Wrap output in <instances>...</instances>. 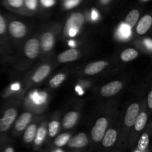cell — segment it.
Returning <instances> with one entry per match:
<instances>
[{
	"label": "cell",
	"instance_id": "obj_12",
	"mask_svg": "<svg viewBox=\"0 0 152 152\" xmlns=\"http://www.w3.org/2000/svg\"><path fill=\"white\" fill-rule=\"evenodd\" d=\"M50 72V66L49 65H42L36 71L32 77V80L36 83H40L48 77Z\"/></svg>",
	"mask_w": 152,
	"mask_h": 152
},
{
	"label": "cell",
	"instance_id": "obj_23",
	"mask_svg": "<svg viewBox=\"0 0 152 152\" xmlns=\"http://www.w3.org/2000/svg\"><path fill=\"white\" fill-rule=\"evenodd\" d=\"M65 80V75L64 74H59L57 75L54 76L51 80H50V86L52 88H56L59 87L61 84L64 82Z\"/></svg>",
	"mask_w": 152,
	"mask_h": 152
},
{
	"label": "cell",
	"instance_id": "obj_15",
	"mask_svg": "<svg viewBox=\"0 0 152 152\" xmlns=\"http://www.w3.org/2000/svg\"><path fill=\"white\" fill-rule=\"evenodd\" d=\"M31 120V114L29 112H25L18 118L15 124V129L19 132L25 130V128L29 124Z\"/></svg>",
	"mask_w": 152,
	"mask_h": 152
},
{
	"label": "cell",
	"instance_id": "obj_35",
	"mask_svg": "<svg viewBox=\"0 0 152 152\" xmlns=\"http://www.w3.org/2000/svg\"><path fill=\"white\" fill-rule=\"evenodd\" d=\"M145 44L146 45H148V48H151V40H145Z\"/></svg>",
	"mask_w": 152,
	"mask_h": 152
},
{
	"label": "cell",
	"instance_id": "obj_21",
	"mask_svg": "<svg viewBox=\"0 0 152 152\" xmlns=\"http://www.w3.org/2000/svg\"><path fill=\"white\" fill-rule=\"evenodd\" d=\"M47 135V130L44 127H41L37 131L35 138H34V143L37 145H39L44 142L45 139Z\"/></svg>",
	"mask_w": 152,
	"mask_h": 152
},
{
	"label": "cell",
	"instance_id": "obj_4",
	"mask_svg": "<svg viewBox=\"0 0 152 152\" xmlns=\"http://www.w3.org/2000/svg\"><path fill=\"white\" fill-rule=\"evenodd\" d=\"M39 42L37 39H31L28 40L24 46V52L29 59H35L39 54Z\"/></svg>",
	"mask_w": 152,
	"mask_h": 152
},
{
	"label": "cell",
	"instance_id": "obj_17",
	"mask_svg": "<svg viewBox=\"0 0 152 152\" xmlns=\"http://www.w3.org/2000/svg\"><path fill=\"white\" fill-rule=\"evenodd\" d=\"M140 18V11L137 9H134L132 10L126 16L125 19L124 24H126L129 28H132L134 27V25L137 23Z\"/></svg>",
	"mask_w": 152,
	"mask_h": 152
},
{
	"label": "cell",
	"instance_id": "obj_3",
	"mask_svg": "<svg viewBox=\"0 0 152 152\" xmlns=\"http://www.w3.org/2000/svg\"><path fill=\"white\" fill-rule=\"evenodd\" d=\"M16 115H17V111L15 108H10L6 110L2 117L0 118V132H7L16 120Z\"/></svg>",
	"mask_w": 152,
	"mask_h": 152
},
{
	"label": "cell",
	"instance_id": "obj_11",
	"mask_svg": "<svg viewBox=\"0 0 152 152\" xmlns=\"http://www.w3.org/2000/svg\"><path fill=\"white\" fill-rule=\"evenodd\" d=\"M79 56V51L75 48L68 49L62 52L60 54L58 55L57 59L60 63H65V62H72L76 60Z\"/></svg>",
	"mask_w": 152,
	"mask_h": 152
},
{
	"label": "cell",
	"instance_id": "obj_37",
	"mask_svg": "<svg viewBox=\"0 0 152 152\" xmlns=\"http://www.w3.org/2000/svg\"><path fill=\"white\" fill-rule=\"evenodd\" d=\"M69 44L71 45H72V46H74V43L73 42H69Z\"/></svg>",
	"mask_w": 152,
	"mask_h": 152
},
{
	"label": "cell",
	"instance_id": "obj_29",
	"mask_svg": "<svg viewBox=\"0 0 152 152\" xmlns=\"http://www.w3.org/2000/svg\"><path fill=\"white\" fill-rule=\"evenodd\" d=\"M7 2L10 7L14 8L22 7L24 4V0H7Z\"/></svg>",
	"mask_w": 152,
	"mask_h": 152
},
{
	"label": "cell",
	"instance_id": "obj_1",
	"mask_svg": "<svg viewBox=\"0 0 152 152\" xmlns=\"http://www.w3.org/2000/svg\"><path fill=\"white\" fill-rule=\"evenodd\" d=\"M85 22L84 15L80 12H76L70 16L65 23L64 34L65 37H74L83 27Z\"/></svg>",
	"mask_w": 152,
	"mask_h": 152
},
{
	"label": "cell",
	"instance_id": "obj_32",
	"mask_svg": "<svg viewBox=\"0 0 152 152\" xmlns=\"http://www.w3.org/2000/svg\"><path fill=\"white\" fill-rule=\"evenodd\" d=\"M99 17V13L96 10H92L91 11V18L93 20H96Z\"/></svg>",
	"mask_w": 152,
	"mask_h": 152
},
{
	"label": "cell",
	"instance_id": "obj_13",
	"mask_svg": "<svg viewBox=\"0 0 152 152\" xmlns=\"http://www.w3.org/2000/svg\"><path fill=\"white\" fill-rule=\"evenodd\" d=\"M54 44L53 35L50 32H45L42 34L40 40L41 48L44 51H50Z\"/></svg>",
	"mask_w": 152,
	"mask_h": 152
},
{
	"label": "cell",
	"instance_id": "obj_16",
	"mask_svg": "<svg viewBox=\"0 0 152 152\" xmlns=\"http://www.w3.org/2000/svg\"><path fill=\"white\" fill-rule=\"evenodd\" d=\"M77 118H78V114L75 111H70L65 114L62 120V126L64 129H70L74 127L77 123Z\"/></svg>",
	"mask_w": 152,
	"mask_h": 152
},
{
	"label": "cell",
	"instance_id": "obj_27",
	"mask_svg": "<svg viewBox=\"0 0 152 152\" xmlns=\"http://www.w3.org/2000/svg\"><path fill=\"white\" fill-rule=\"evenodd\" d=\"M25 7L30 10H35L38 6V0H24Z\"/></svg>",
	"mask_w": 152,
	"mask_h": 152
},
{
	"label": "cell",
	"instance_id": "obj_22",
	"mask_svg": "<svg viewBox=\"0 0 152 152\" xmlns=\"http://www.w3.org/2000/svg\"><path fill=\"white\" fill-rule=\"evenodd\" d=\"M71 138V135L69 134L64 133L62 134H59V136H57V137L54 140V144L57 147H62L65 145H66L68 143V140Z\"/></svg>",
	"mask_w": 152,
	"mask_h": 152
},
{
	"label": "cell",
	"instance_id": "obj_6",
	"mask_svg": "<svg viewBox=\"0 0 152 152\" xmlns=\"http://www.w3.org/2000/svg\"><path fill=\"white\" fill-rule=\"evenodd\" d=\"M140 111V106L137 103H133L130 105L126 111L125 117V124L128 127H132L134 125V122L137 117Z\"/></svg>",
	"mask_w": 152,
	"mask_h": 152
},
{
	"label": "cell",
	"instance_id": "obj_7",
	"mask_svg": "<svg viewBox=\"0 0 152 152\" xmlns=\"http://www.w3.org/2000/svg\"><path fill=\"white\" fill-rule=\"evenodd\" d=\"M123 88V83L120 81H112L105 85L101 88L100 93L103 96H111L117 94Z\"/></svg>",
	"mask_w": 152,
	"mask_h": 152
},
{
	"label": "cell",
	"instance_id": "obj_30",
	"mask_svg": "<svg viewBox=\"0 0 152 152\" xmlns=\"http://www.w3.org/2000/svg\"><path fill=\"white\" fill-rule=\"evenodd\" d=\"M39 1L44 7H51L56 4V0H39Z\"/></svg>",
	"mask_w": 152,
	"mask_h": 152
},
{
	"label": "cell",
	"instance_id": "obj_18",
	"mask_svg": "<svg viewBox=\"0 0 152 152\" xmlns=\"http://www.w3.org/2000/svg\"><path fill=\"white\" fill-rule=\"evenodd\" d=\"M138 56V51L134 48H128L123 50L120 55V59L125 62H129L134 60Z\"/></svg>",
	"mask_w": 152,
	"mask_h": 152
},
{
	"label": "cell",
	"instance_id": "obj_8",
	"mask_svg": "<svg viewBox=\"0 0 152 152\" xmlns=\"http://www.w3.org/2000/svg\"><path fill=\"white\" fill-rule=\"evenodd\" d=\"M88 143V139L87 135L85 133H80L70 138L67 144L70 148H81L86 147Z\"/></svg>",
	"mask_w": 152,
	"mask_h": 152
},
{
	"label": "cell",
	"instance_id": "obj_28",
	"mask_svg": "<svg viewBox=\"0 0 152 152\" xmlns=\"http://www.w3.org/2000/svg\"><path fill=\"white\" fill-rule=\"evenodd\" d=\"M80 2H81V0H65L64 7L66 9H72L77 7Z\"/></svg>",
	"mask_w": 152,
	"mask_h": 152
},
{
	"label": "cell",
	"instance_id": "obj_25",
	"mask_svg": "<svg viewBox=\"0 0 152 152\" xmlns=\"http://www.w3.org/2000/svg\"><path fill=\"white\" fill-rule=\"evenodd\" d=\"M59 122L53 120V121L50 122L48 125V134L50 137H53L57 134L58 132H59Z\"/></svg>",
	"mask_w": 152,
	"mask_h": 152
},
{
	"label": "cell",
	"instance_id": "obj_24",
	"mask_svg": "<svg viewBox=\"0 0 152 152\" xmlns=\"http://www.w3.org/2000/svg\"><path fill=\"white\" fill-rule=\"evenodd\" d=\"M148 145H149V137H148V134L145 133L140 138L137 145L138 149L141 151H145L148 148Z\"/></svg>",
	"mask_w": 152,
	"mask_h": 152
},
{
	"label": "cell",
	"instance_id": "obj_31",
	"mask_svg": "<svg viewBox=\"0 0 152 152\" xmlns=\"http://www.w3.org/2000/svg\"><path fill=\"white\" fill-rule=\"evenodd\" d=\"M6 30V22L4 16L0 14V35L4 34Z\"/></svg>",
	"mask_w": 152,
	"mask_h": 152
},
{
	"label": "cell",
	"instance_id": "obj_19",
	"mask_svg": "<svg viewBox=\"0 0 152 152\" xmlns=\"http://www.w3.org/2000/svg\"><path fill=\"white\" fill-rule=\"evenodd\" d=\"M37 126L34 124L30 125L25 130L23 136V140L27 143H31L34 140L36 133H37Z\"/></svg>",
	"mask_w": 152,
	"mask_h": 152
},
{
	"label": "cell",
	"instance_id": "obj_33",
	"mask_svg": "<svg viewBox=\"0 0 152 152\" xmlns=\"http://www.w3.org/2000/svg\"><path fill=\"white\" fill-rule=\"evenodd\" d=\"M148 105L150 108H152V91H150L148 95Z\"/></svg>",
	"mask_w": 152,
	"mask_h": 152
},
{
	"label": "cell",
	"instance_id": "obj_2",
	"mask_svg": "<svg viewBox=\"0 0 152 152\" xmlns=\"http://www.w3.org/2000/svg\"><path fill=\"white\" fill-rule=\"evenodd\" d=\"M108 128V120L105 117L97 120L91 130V138L94 142H101Z\"/></svg>",
	"mask_w": 152,
	"mask_h": 152
},
{
	"label": "cell",
	"instance_id": "obj_5",
	"mask_svg": "<svg viewBox=\"0 0 152 152\" xmlns=\"http://www.w3.org/2000/svg\"><path fill=\"white\" fill-rule=\"evenodd\" d=\"M9 33L13 37L20 39L26 34V26L19 21H12L9 25Z\"/></svg>",
	"mask_w": 152,
	"mask_h": 152
},
{
	"label": "cell",
	"instance_id": "obj_14",
	"mask_svg": "<svg viewBox=\"0 0 152 152\" xmlns=\"http://www.w3.org/2000/svg\"><path fill=\"white\" fill-rule=\"evenodd\" d=\"M117 133L114 129H109L105 132V135L102 140V144L105 148H110L113 146L117 140Z\"/></svg>",
	"mask_w": 152,
	"mask_h": 152
},
{
	"label": "cell",
	"instance_id": "obj_20",
	"mask_svg": "<svg viewBox=\"0 0 152 152\" xmlns=\"http://www.w3.org/2000/svg\"><path fill=\"white\" fill-rule=\"evenodd\" d=\"M147 120H148V116H147L146 113H140L134 122L135 130H137V132L142 130L145 128V125H146Z\"/></svg>",
	"mask_w": 152,
	"mask_h": 152
},
{
	"label": "cell",
	"instance_id": "obj_38",
	"mask_svg": "<svg viewBox=\"0 0 152 152\" xmlns=\"http://www.w3.org/2000/svg\"><path fill=\"white\" fill-rule=\"evenodd\" d=\"M143 1H148V0H143Z\"/></svg>",
	"mask_w": 152,
	"mask_h": 152
},
{
	"label": "cell",
	"instance_id": "obj_36",
	"mask_svg": "<svg viewBox=\"0 0 152 152\" xmlns=\"http://www.w3.org/2000/svg\"><path fill=\"white\" fill-rule=\"evenodd\" d=\"M4 152H13V150L11 148H6Z\"/></svg>",
	"mask_w": 152,
	"mask_h": 152
},
{
	"label": "cell",
	"instance_id": "obj_10",
	"mask_svg": "<svg viewBox=\"0 0 152 152\" xmlns=\"http://www.w3.org/2000/svg\"><path fill=\"white\" fill-rule=\"evenodd\" d=\"M108 65V62L105 61H97L88 64L85 68V74L87 75H95L100 72Z\"/></svg>",
	"mask_w": 152,
	"mask_h": 152
},
{
	"label": "cell",
	"instance_id": "obj_34",
	"mask_svg": "<svg viewBox=\"0 0 152 152\" xmlns=\"http://www.w3.org/2000/svg\"><path fill=\"white\" fill-rule=\"evenodd\" d=\"M111 1V0H99V2L102 5H107L109 4Z\"/></svg>",
	"mask_w": 152,
	"mask_h": 152
},
{
	"label": "cell",
	"instance_id": "obj_26",
	"mask_svg": "<svg viewBox=\"0 0 152 152\" xmlns=\"http://www.w3.org/2000/svg\"><path fill=\"white\" fill-rule=\"evenodd\" d=\"M119 32H120V35L122 36V38L127 39L129 38L131 34V28H129L126 24L123 23L120 26Z\"/></svg>",
	"mask_w": 152,
	"mask_h": 152
},
{
	"label": "cell",
	"instance_id": "obj_9",
	"mask_svg": "<svg viewBox=\"0 0 152 152\" xmlns=\"http://www.w3.org/2000/svg\"><path fill=\"white\" fill-rule=\"evenodd\" d=\"M152 25V17L151 15H145L138 20L136 31L139 35H143L148 32Z\"/></svg>",
	"mask_w": 152,
	"mask_h": 152
}]
</instances>
